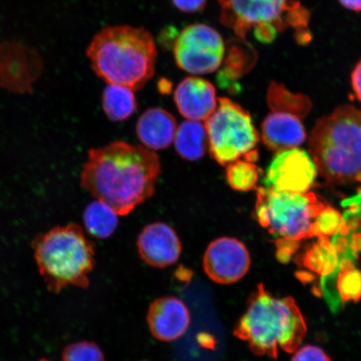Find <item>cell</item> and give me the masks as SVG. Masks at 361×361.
Here are the masks:
<instances>
[{
    "label": "cell",
    "mask_w": 361,
    "mask_h": 361,
    "mask_svg": "<svg viewBox=\"0 0 361 361\" xmlns=\"http://www.w3.org/2000/svg\"><path fill=\"white\" fill-rule=\"evenodd\" d=\"M160 173L159 157L150 149L115 142L89 152L80 185L125 216L153 195Z\"/></svg>",
    "instance_id": "6da1fadb"
},
{
    "label": "cell",
    "mask_w": 361,
    "mask_h": 361,
    "mask_svg": "<svg viewBox=\"0 0 361 361\" xmlns=\"http://www.w3.org/2000/svg\"><path fill=\"white\" fill-rule=\"evenodd\" d=\"M233 333L252 353L274 359L281 351L293 353L300 348L307 324L295 300L274 296L260 283L248 298Z\"/></svg>",
    "instance_id": "7a4b0ae2"
},
{
    "label": "cell",
    "mask_w": 361,
    "mask_h": 361,
    "mask_svg": "<svg viewBox=\"0 0 361 361\" xmlns=\"http://www.w3.org/2000/svg\"><path fill=\"white\" fill-rule=\"evenodd\" d=\"M87 55L94 71L107 84L137 90L154 75L157 51L146 29L115 25L94 35Z\"/></svg>",
    "instance_id": "3957f363"
},
{
    "label": "cell",
    "mask_w": 361,
    "mask_h": 361,
    "mask_svg": "<svg viewBox=\"0 0 361 361\" xmlns=\"http://www.w3.org/2000/svg\"><path fill=\"white\" fill-rule=\"evenodd\" d=\"M310 152L328 182H361V111L342 106L323 117L311 133Z\"/></svg>",
    "instance_id": "277c9868"
},
{
    "label": "cell",
    "mask_w": 361,
    "mask_h": 361,
    "mask_svg": "<svg viewBox=\"0 0 361 361\" xmlns=\"http://www.w3.org/2000/svg\"><path fill=\"white\" fill-rule=\"evenodd\" d=\"M35 259L48 290L87 288L96 263L94 245L79 225L71 224L39 234L32 243Z\"/></svg>",
    "instance_id": "5b68a950"
},
{
    "label": "cell",
    "mask_w": 361,
    "mask_h": 361,
    "mask_svg": "<svg viewBox=\"0 0 361 361\" xmlns=\"http://www.w3.org/2000/svg\"><path fill=\"white\" fill-rule=\"evenodd\" d=\"M326 206L314 193L260 188L256 218L276 241L279 260L288 261L305 239L314 238L316 218Z\"/></svg>",
    "instance_id": "8992f818"
},
{
    "label": "cell",
    "mask_w": 361,
    "mask_h": 361,
    "mask_svg": "<svg viewBox=\"0 0 361 361\" xmlns=\"http://www.w3.org/2000/svg\"><path fill=\"white\" fill-rule=\"evenodd\" d=\"M205 128L210 154L222 166L247 158L259 142L250 115L228 98L218 99V106L206 120Z\"/></svg>",
    "instance_id": "52a82bcc"
},
{
    "label": "cell",
    "mask_w": 361,
    "mask_h": 361,
    "mask_svg": "<svg viewBox=\"0 0 361 361\" xmlns=\"http://www.w3.org/2000/svg\"><path fill=\"white\" fill-rule=\"evenodd\" d=\"M224 52L222 36L204 24L187 26L174 40L176 63L192 75L213 73L222 64Z\"/></svg>",
    "instance_id": "ba28073f"
},
{
    "label": "cell",
    "mask_w": 361,
    "mask_h": 361,
    "mask_svg": "<svg viewBox=\"0 0 361 361\" xmlns=\"http://www.w3.org/2000/svg\"><path fill=\"white\" fill-rule=\"evenodd\" d=\"M222 24L239 37L252 28L272 26L282 30L283 17L299 7L291 0H219Z\"/></svg>",
    "instance_id": "9c48e42d"
},
{
    "label": "cell",
    "mask_w": 361,
    "mask_h": 361,
    "mask_svg": "<svg viewBox=\"0 0 361 361\" xmlns=\"http://www.w3.org/2000/svg\"><path fill=\"white\" fill-rule=\"evenodd\" d=\"M318 170L312 157L300 148L278 152L266 174V187L296 193L310 191Z\"/></svg>",
    "instance_id": "30bf717a"
},
{
    "label": "cell",
    "mask_w": 361,
    "mask_h": 361,
    "mask_svg": "<svg viewBox=\"0 0 361 361\" xmlns=\"http://www.w3.org/2000/svg\"><path fill=\"white\" fill-rule=\"evenodd\" d=\"M43 69L35 49L17 42L0 44V87L15 93L30 92Z\"/></svg>",
    "instance_id": "8fae6325"
},
{
    "label": "cell",
    "mask_w": 361,
    "mask_h": 361,
    "mask_svg": "<svg viewBox=\"0 0 361 361\" xmlns=\"http://www.w3.org/2000/svg\"><path fill=\"white\" fill-rule=\"evenodd\" d=\"M251 259L247 247L237 238L216 239L203 256V269L212 281L230 284L240 281L250 268Z\"/></svg>",
    "instance_id": "7c38bea8"
},
{
    "label": "cell",
    "mask_w": 361,
    "mask_h": 361,
    "mask_svg": "<svg viewBox=\"0 0 361 361\" xmlns=\"http://www.w3.org/2000/svg\"><path fill=\"white\" fill-rule=\"evenodd\" d=\"M137 250L141 258L155 268H166L177 262L182 254V243L177 233L164 223L151 224L139 234Z\"/></svg>",
    "instance_id": "4fadbf2b"
},
{
    "label": "cell",
    "mask_w": 361,
    "mask_h": 361,
    "mask_svg": "<svg viewBox=\"0 0 361 361\" xmlns=\"http://www.w3.org/2000/svg\"><path fill=\"white\" fill-rule=\"evenodd\" d=\"M190 323V312L187 305L178 298H158L149 307V329L158 341L171 342L178 340L187 332Z\"/></svg>",
    "instance_id": "5bb4252c"
},
{
    "label": "cell",
    "mask_w": 361,
    "mask_h": 361,
    "mask_svg": "<svg viewBox=\"0 0 361 361\" xmlns=\"http://www.w3.org/2000/svg\"><path fill=\"white\" fill-rule=\"evenodd\" d=\"M174 101L185 118L197 121H206L218 106L213 84L197 76L180 81L175 90Z\"/></svg>",
    "instance_id": "9a60e30c"
},
{
    "label": "cell",
    "mask_w": 361,
    "mask_h": 361,
    "mask_svg": "<svg viewBox=\"0 0 361 361\" xmlns=\"http://www.w3.org/2000/svg\"><path fill=\"white\" fill-rule=\"evenodd\" d=\"M262 139L270 150L278 152L300 147L305 142L306 133L296 115L274 111L262 125Z\"/></svg>",
    "instance_id": "2e32d148"
},
{
    "label": "cell",
    "mask_w": 361,
    "mask_h": 361,
    "mask_svg": "<svg viewBox=\"0 0 361 361\" xmlns=\"http://www.w3.org/2000/svg\"><path fill=\"white\" fill-rule=\"evenodd\" d=\"M178 125L175 117L161 108H150L140 116L137 135L150 150H162L173 143Z\"/></svg>",
    "instance_id": "e0dca14e"
},
{
    "label": "cell",
    "mask_w": 361,
    "mask_h": 361,
    "mask_svg": "<svg viewBox=\"0 0 361 361\" xmlns=\"http://www.w3.org/2000/svg\"><path fill=\"white\" fill-rule=\"evenodd\" d=\"M175 147L183 159L198 161L209 149L205 125L201 121L188 120L180 125L176 132Z\"/></svg>",
    "instance_id": "ac0fdd59"
},
{
    "label": "cell",
    "mask_w": 361,
    "mask_h": 361,
    "mask_svg": "<svg viewBox=\"0 0 361 361\" xmlns=\"http://www.w3.org/2000/svg\"><path fill=\"white\" fill-rule=\"evenodd\" d=\"M340 252L329 238H319L303 256V264L315 274L328 277L336 273L340 266Z\"/></svg>",
    "instance_id": "d6986e66"
},
{
    "label": "cell",
    "mask_w": 361,
    "mask_h": 361,
    "mask_svg": "<svg viewBox=\"0 0 361 361\" xmlns=\"http://www.w3.org/2000/svg\"><path fill=\"white\" fill-rule=\"evenodd\" d=\"M132 89L108 84L102 94L103 110L112 121L128 119L137 109V99Z\"/></svg>",
    "instance_id": "ffe728a7"
},
{
    "label": "cell",
    "mask_w": 361,
    "mask_h": 361,
    "mask_svg": "<svg viewBox=\"0 0 361 361\" xmlns=\"http://www.w3.org/2000/svg\"><path fill=\"white\" fill-rule=\"evenodd\" d=\"M110 206L102 201L90 202L84 212L85 228L90 235L106 239L116 232L118 226V218Z\"/></svg>",
    "instance_id": "44dd1931"
},
{
    "label": "cell",
    "mask_w": 361,
    "mask_h": 361,
    "mask_svg": "<svg viewBox=\"0 0 361 361\" xmlns=\"http://www.w3.org/2000/svg\"><path fill=\"white\" fill-rule=\"evenodd\" d=\"M336 293L342 303L361 299V270L348 259H343L336 273Z\"/></svg>",
    "instance_id": "7402d4cb"
},
{
    "label": "cell",
    "mask_w": 361,
    "mask_h": 361,
    "mask_svg": "<svg viewBox=\"0 0 361 361\" xmlns=\"http://www.w3.org/2000/svg\"><path fill=\"white\" fill-rule=\"evenodd\" d=\"M226 178L234 190L247 192L256 188L259 171L252 161L239 159L227 166Z\"/></svg>",
    "instance_id": "603a6c76"
},
{
    "label": "cell",
    "mask_w": 361,
    "mask_h": 361,
    "mask_svg": "<svg viewBox=\"0 0 361 361\" xmlns=\"http://www.w3.org/2000/svg\"><path fill=\"white\" fill-rule=\"evenodd\" d=\"M343 224L341 213L331 207L324 206L316 218L314 235L319 238H329L340 231Z\"/></svg>",
    "instance_id": "cb8c5ba5"
},
{
    "label": "cell",
    "mask_w": 361,
    "mask_h": 361,
    "mask_svg": "<svg viewBox=\"0 0 361 361\" xmlns=\"http://www.w3.org/2000/svg\"><path fill=\"white\" fill-rule=\"evenodd\" d=\"M62 361H105L100 347L93 342L82 341L66 347Z\"/></svg>",
    "instance_id": "d4e9b609"
},
{
    "label": "cell",
    "mask_w": 361,
    "mask_h": 361,
    "mask_svg": "<svg viewBox=\"0 0 361 361\" xmlns=\"http://www.w3.org/2000/svg\"><path fill=\"white\" fill-rule=\"evenodd\" d=\"M291 361H331L322 349L314 345H305L295 350Z\"/></svg>",
    "instance_id": "484cf974"
},
{
    "label": "cell",
    "mask_w": 361,
    "mask_h": 361,
    "mask_svg": "<svg viewBox=\"0 0 361 361\" xmlns=\"http://www.w3.org/2000/svg\"><path fill=\"white\" fill-rule=\"evenodd\" d=\"M207 0H171L180 12L195 13L204 10Z\"/></svg>",
    "instance_id": "4316f807"
},
{
    "label": "cell",
    "mask_w": 361,
    "mask_h": 361,
    "mask_svg": "<svg viewBox=\"0 0 361 361\" xmlns=\"http://www.w3.org/2000/svg\"><path fill=\"white\" fill-rule=\"evenodd\" d=\"M351 84L356 97L361 102V61L355 67L351 75Z\"/></svg>",
    "instance_id": "83f0119b"
},
{
    "label": "cell",
    "mask_w": 361,
    "mask_h": 361,
    "mask_svg": "<svg viewBox=\"0 0 361 361\" xmlns=\"http://www.w3.org/2000/svg\"><path fill=\"white\" fill-rule=\"evenodd\" d=\"M338 1L348 10L361 11V0H338Z\"/></svg>",
    "instance_id": "f1b7e54d"
},
{
    "label": "cell",
    "mask_w": 361,
    "mask_h": 361,
    "mask_svg": "<svg viewBox=\"0 0 361 361\" xmlns=\"http://www.w3.org/2000/svg\"><path fill=\"white\" fill-rule=\"evenodd\" d=\"M39 361H49V360H40Z\"/></svg>",
    "instance_id": "f546056e"
}]
</instances>
